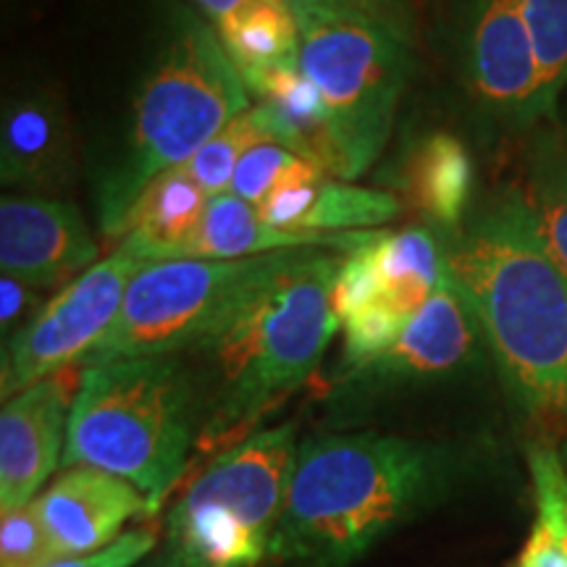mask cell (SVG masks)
<instances>
[{"mask_svg":"<svg viewBox=\"0 0 567 567\" xmlns=\"http://www.w3.org/2000/svg\"><path fill=\"white\" fill-rule=\"evenodd\" d=\"M509 396L538 442L567 429V276L549 258L520 189H505L444 247Z\"/></svg>","mask_w":567,"mask_h":567,"instance_id":"obj_1","label":"cell"},{"mask_svg":"<svg viewBox=\"0 0 567 567\" xmlns=\"http://www.w3.org/2000/svg\"><path fill=\"white\" fill-rule=\"evenodd\" d=\"M342 258L326 250L276 255L274 266L197 342L205 368L197 452L216 457L260 431L274 410L313 379L339 318L331 305Z\"/></svg>","mask_w":567,"mask_h":567,"instance_id":"obj_2","label":"cell"},{"mask_svg":"<svg viewBox=\"0 0 567 567\" xmlns=\"http://www.w3.org/2000/svg\"><path fill=\"white\" fill-rule=\"evenodd\" d=\"M450 473V452L415 439H305L268 559L279 567H352L436 502Z\"/></svg>","mask_w":567,"mask_h":567,"instance_id":"obj_3","label":"cell"},{"mask_svg":"<svg viewBox=\"0 0 567 567\" xmlns=\"http://www.w3.org/2000/svg\"><path fill=\"white\" fill-rule=\"evenodd\" d=\"M250 105V92L216 30L189 6H168L134 92L122 145L95 187L105 237H122L147 184L187 163Z\"/></svg>","mask_w":567,"mask_h":567,"instance_id":"obj_4","label":"cell"},{"mask_svg":"<svg viewBox=\"0 0 567 567\" xmlns=\"http://www.w3.org/2000/svg\"><path fill=\"white\" fill-rule=\"evenodd\" d=\"M200 389L179 354L84 365L69 413L66 467L130 481L151 515L184 476L200 434Z\"/></svg>","mask_w":567,"mask_h":567,"instance_id":"obj_5","label":"cell"},{"mask_svg":"<svg viewBox=\"0 0 567 567\" xmlns=\"http://www.w3.org/2000/svg\"><path fill=\"white\" fill-rule=\"evenodd\" d=\"M300 66L321 92L334 179L363 176L384 153L413 69V24L344 0H287Z\"/></svg>","mask_w":567,"mask_h":567,"instance_id":"obj_6","label":"cell"},{"mask_svg":"<svg viewBox=\"0 0 567 567\" xmlns=\"http://www.w3.org/2000/svg\"><path fill=\"white\" fill-rule=\"evenodd\" d=\"M297 452V423H279L210 457L166 517L168 567H258L268 559Z\"/></svg>","mask_w":567,"mask_h":567,"instance_id":"obj_7","label":"cell"},{"mask_svg":"<svg viewBox=\"0 0 567 567\" xmlns=\"http://www.w3.org/2000/svg\"><path fill=\"white\" fill-rule=\"evenodd\" d=\"M276 255L245 260H155L134 274L122 313L84 360L151 358L193 350L234 302L274 266Z\"/></svg>","mask_w":567,"mask_h":567,"instance_id":"obj_8","label":"cell"},{"mask_svg":"<svg viewBox=\"0 0 567 567\" xmlns=\"http://www.w3.org/2000/svg\"><path fill=\"white\" fill-rule=\"evenodd\" d=\"M446 279L444 247L425 226L373 231L342 258L331 289L344 337L337 373L354 371L389 350Z\"/></svg>","mask_w":567,"mask_h":567,"instance_id":"obj_9","label":"cell"},{"mask_svg":"<svg viewBox=\"0 0 567 567\" xmlns=\"http://www.w3.org/2000/svg\"><path fill=\"white\" fill-rule=\"evenodd\" d=\"M145 266L132 250H118L97 260L90 271L61 287L3 350V400L69 368H82L87 354L116 323L134 274Z\"/></svg>","mask_w":567,"mask_h":567,"instance_id":"obj_10","label":"cell"},{"mask_svg":"<svg viewBox=\"0 0 567 567\" xmlns=\"http://www.w3.org/2000/svg\"><path fill=\"white\" fill-rule=\"evenodd\" d=\"M481 339L484 334L471 305L446 279L389 350L354 371L334 373L337 396L368 400L450 379L473 365Z\"/></svg>","mask_w":567,"mask_h":567,"instance_id":"obj_11","label":"cell"},{"mask_svg":"<svg viewBox=\"0 0 567 567\" xmlns=\"http://www.w3.org/2000/svg\"><path fill=\"white\" fill-rule=\"evenodd\" d=\"M465 74L481 103L515 122H534L551 109L520 0H473Z\"/></svg>","mask_w":567,"mask_h":567,"instance_id":"obj_12","label":"cell"},{"mask_svg":"<svg viewBox=\"0 0 567 567\" xmlns=\"http://www.w3.org/2000/svg\"><path fill=\"white\" fill-rule=\"evenodd\" d=\"M97 264V243L76 205L45 195H6L0 203L3 276L38 289H61Z\"/></svg>","mask_w":567,"mask_h":567,"instance_id":"obj_13","label":"cell"},{"mask_svg":"<svg viewBox=\"0 0 567 567\" xmlns=\"http://www.w3.org/2000/svg\"><path fill=\"white\" fill-rule=\"evenodd\" d=\"M82 368L55 373L6 400L0 413V509L38 499L66 450L69 413Z\"/></svg>","mask_w":567,"mask_h":567,"instance_id":"obj_14","label":"cell"},{"mask_svg":"<svg viewBox=\"0 0 567 567\" xmlns=\"http://www.w3.org/2000/svg\"><path fill=\"white\" fill-rule=\"evenodd\" d=\"M74 176V130L53 84H21L0 122V179L27 195L53 197Z\"/></svg>","mask_w":567,"mask_h":567,"instance_id":"obj_15","label":"cell"},{"mask_svg":"<svg viewBox=\"0 0 567 567\" xmlns=\"http://www.w3.org/2000/svg\"><path fill=\"white\" fill-rule=\"evenodd\" d=\"M34 513L61 557H80L109 547L132 517L151 515L145 496L130 481L90 465L66 467L32 502Z\"/></svg>","mask_w":567,"mask_h":567,"instance_id":"obj_16","label":"cell"},{"mask_svg":"<svg viewBox=\"0 0 567 567\" xmlns=\"http://www.w3.org/2000/svg\"><path fill=\"white\" fill-rule=\"evenodd\" d=\"M258 213L268 224L302 234L373 231L402 213V197L373 187L334 179L316 163L302 161Z\"/></svg>","mask_w":567,"mask_h":567,"instance_id":"obj_17","label":"cell"},{"mask_svg":"<svg viewBox=\"0 0 567 567\" xmlns=\"http://www.w3.org/2000/svg\"><path fill=\"white\" fill-rule=\"evenodd\" d=\"M373 231L302 234L268 224L243 197L221 193L210 197L200 224L174 260H245L292 250H342L350 255Z\"/></svg>","mask_w":567,"mask_h":567,"instance_id":"obj_18","label":"cell"},{"mask_svg":"<svg viewBox=\"0 0 567 567\" xmlns=\"http://www.w3.org/2000/svg\"><path fill=\"white\" fill-rule=\"evenodd\" d=\"M476 166L471 153L450 132H431L417 140L402 161L400 189L425 224L436 229H460L473 200Z\"/></svg>","mask_w":567,"mask_h":567,"instance_id":"obj_19","label":"cell"},{"mask_svg":"<svg viewBox=\"0 0 567 567\" xmlns=\"http://www.w3.org/2000/svg\"><path fill=\"white\" fill-rule=\"evenodd\" d=\"M210 197L179 166L161 174L137 197L126 216L118 245L145 264L174 260L200 224Z\"/></svg>","mask_w":567,"mask_h":567,"instance_id":"obj_20","label":"cell"},{"mask_svg":"<svg viewBox=\"0 0 567 567\" xmlns=\"http://www.w3.org/2000/svg\"><path fill=\"white\" fill-rule=\"evenodd\" d=\"M239 76L300 66V32L287 0H268L216 30Z\"/></svg>","mask_w":567,"mask_h":567,"instance_id":"obj_21","label":"cell"},{"mask_svg":"<svg viewBox=\"0 0 567 567\" xmlns=\"http://www.w3.org/2000/svg\"><path fill=\"white\" fill-rule=\"evenodd\" d=\"M526 197L549 258L567 276V145L542 134L528 155Z\"/></svg>","mask_w":567,"mask_h":567,"instance_id":"obj_22","label":"cell"},{"mask_svg":"<svg viewBox=\"0 0 567 567\" xmlns=\"http://www.w3.org/2000/svg\"><path fill=\"white\" fill-rule=\"evenodd\" d=\"M264 142H276V134L268 111L260 103H255L237 118H231L208 145L200 147L179 168L205 195L216 197L229 193L231 176L237 172L239 161Z\"/></svg>","mask_w":567,"mask_h":567,"instance_id":"obj_23","label":"cell"},{"mask_svg":"<svg viewBox=\"0 0 567 567\" xmlns=\"http://www.w3.org/2000/svg\"><path fill=\"white\" fill-rule=\"evenodd\" d=\"M549 105L567 87V0H520Z\"/></svg>","mask_w":567,"mask_h":567,"instance_id":"obj_24","label":"cell"},{"mask_svg":"<svg viewBox=\"0 0 567 567\" xmlns=\"http://www.w3.org/2000/svg\"><path fill=\"white\" fill-rule=\"evenodd\" d=\"M528 467L536 492V520L551 530L567 557V467L547 442L528 446Z\"/></svg>","mask_w":567,"mask_h":567,"instance_id":"obj_25","label":"cell"},{"mask_svg":"<svg viewBox=\"0 0 567 567\" xmlns=\"http://www.w3.org/2000/svg\"><path fill=\"white\" fill-rule=\"evenodd\" d=\"M302 161L305 158L281 142H264L239 161L237 172L231 176L229 193L258 208Z\"/></svg>","mask_w":567,"mask_h":567,"instance_id":"obj_26","label":"cell"},{"mask_svg":"<svg viewBox=\"0 0 567 567\" xmlns=\"http://www.w3.org/2000/svg\"><path fill=\"white\" fill-rule=\"evenodd\" d=\"M61 559L32 502L3 513L0 523V567H48Z\"/></svg>","mask_w":567,"mask_h":567,"instance_id":"obj_27","label":"cell"},{"mask_svg":"<svg viewBox=\"0 0 567 567\" xmlns=\"http://www.w3.org/2000/svg\"><path fill=\"white\" fill-rule=\"evenodd\" d=\"M155 544H158V538L153 530L134 528L118 536L109 547L92 551V555L61 557L48 567H134L153 555Z\"/></svg>","mask_w":567,"mask_h":567,"instance_id":"obj_28","label":"cell"},{"mask_svg":"<svg viewBox=\"0 0 567 567\" xmlns=\"http://www.w3.org/2000/svg\"><path fill=\"white\" fill-rule=\"evenodd\" d=\"M42 289L30 287V284L3 276L0 279V329L6 337H13L19 329H24L34 316L42 310Z\"/></svg>","mask_w":567,"mask_h":567,"instance_id":"obj_29","label":"cell"},{"mask_svg":"<svg viewBox=\"0 0 567 567\" xmlns=\"http://www.w3.org/2000/svg\"><path fill=\"white\" fill-rule=\"evenodd\" d=\"M513 567H567V557L551 530L536 520Z\"/></svg>","mask_w":567,"mask_h":567,"instance_id":"obj_30","label":"cell"},{"mask_svg":"<svg viewBox=\"0 0 567 567\" xmlns=\"http://www.w3.org/2000/svg\"><path fill=\"white\" fill-rule=\"evenodd\" d=\"M193 9L208 21L213 30L224 27L226 21L237 19L239 13L255 9V6L268 3V0H189Z\"/></svg>","mask_w":567,"mask_h":567,"instance_id":"obj_31","label":"cell"},{"mask_svg":"<svg viewBox=\"0 0 567 567\" xmlns=\"http://www.w3.org/2000/svg\"><path fill=\"white\" fill-rule=\"evenodd\" d=\"M344 3L360 6V9H368L375 13H386V17L413 24V11L417 0H344Z\"/></svg>","mask_w":567,"mask_h":567,"instance_id":"obj_32","label":"cell"},{"mask_svg":"<svg viewBox=\"0 0 567 567\" xmlns=\"http://www.w3.org/2000/svg\"><path fill=\"white\" fill-rule=\"evenodd\" d=\"M142 567H168V559H166V557H163V551H161V555H158V557L147 559V563H145V565H142Z\"/></svg>","mask_w":567,"mask_h":567,"instance_id":"obj_33","label":"cell"},{"mask_svg":"<svg viewBox=\"0 0 567 567\" xmlns=\"http://www.w3.org/2000/svg\"><path fill=\"white\" fill-rule=\"evenodd\" d=\"M559 457H563V463H565V467H567V442H565V446H563V452H559Z\"/></svg>","mask_w":567,"mask_h":567,"instance_id":"obj_34","label":"cell"}]
</instances>
